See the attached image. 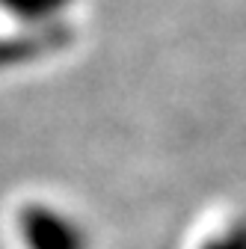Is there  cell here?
<instances>
[{"instance_id":"4","label":"cell","mask_w":246,"mask_h":249,"mask_svg":"<svg viewBox=\"0 0 246 249\" xmlns=\"http://www.w3.org/2000/svg\"><path fill=\"white\" fill-rule=\"evenodd\" d=\"M199 249H246V216L237 220V223H231L226 231L211 237L208 243H202Z\"/></svg>"},{"instance_id":"3","label":"cell","mask_w":246,"mask_h":249,"mask_svg":"<svg viewBox=\"0 0 246 249\" xmlns=\"http://www.w3.org/2000/svg\"><path fill=\"white\" fill-rule=\"evenodd\" d=\"M71 0H0V6L9 9L12 15L24 18V21H36V24H48L53 21L59 12L69 9Z\"/></svg>"},{"instance_id":"1","label":"cell","mask_w":246,"mask_h":249,"mask_svg":"<svg viewBox=\"0 0 246 249\" xmlns=\"http://www.w3.org/2000/svg\"><path fill=\"white\" fill-rule=\"evenodd\" d=\"M21 237L27 249H89L83 229L48 205H27L21 213Z\"/></svg>"},{"instance_id":"2","label":"cell","mask_w":246,"mask_h":249,"mask_svg":"<svg viewBox=\"0 0 246 249\" xmlns=\"http://www.w3.org/2000/svg\"><path fill=\"white\" fill-rule=\"evenodd\" d=\"M69 39H71V30L66 24H53V21L39 24L33 30H24L18 36L0 39V66H12V62L45 56L56 48L69 45Z\"/></svg>"}]
</instances>
